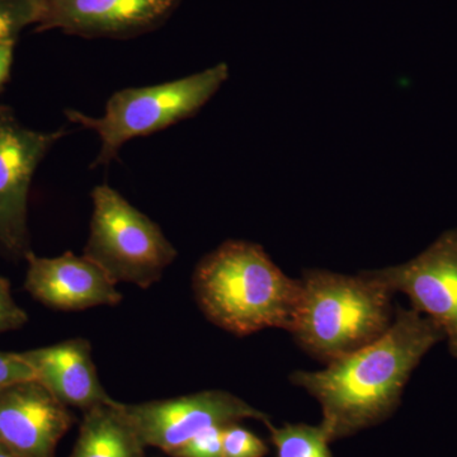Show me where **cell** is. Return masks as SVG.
I'll return each mask as SVG.
<instances>
[{"label":"cell","mask_w":457,"mask_h":457,"mask_svg":"<svg viewBox=\"0 0 457 457\" xmlns=\"http://www.w3.org/2000/svg\"><path fill=\"white\" fill-rule=\"evenodd\" d=\"M437 324L414 309H398L383 336L328 363L319 371H297L291 380L318 400L321 428L330 441L380 422L399 404L413 370L444 341Z\"/></svg>","instance_id":"1"},{"label":"cell","mask_w":457,"mask_h":457,"mask_svg":"<svg viewBox=\"0 0 457 457\" xmlns=\"http://www.w3.org/2000/svg\"><path fill=\"white\" fill-rule=\"evenodd\" d=\"M192 290L204 317L237 336L266 328L291 332L302 300V281L288 278L261 245L245 240H228L204 255Z\"/></svg>","instance_id":"2"},{"label":"cell","mask_w":457,"mask_h":457,"mask_svg":"<svg viewBox=\"0 0 457 457\" xmlns=\"http://www.w3.org/2000/svg\"><path fill=\"white\" fill-rule=\"evenodd\" d=\"M300 281L302 300L290 333L327 365L374 342L392 324L394 293L370 272L309 270Z\"/></svg>","instance_id":"3"},{"label":"cell","mask_w":457,"mask_h":457,"mask_svg":"<svg viewBox=\"0 0 457 457\" xmlns=\"http://www.w3.org/2000/svg\"><path fill=\"white\" fill-rule=\"evenodd\" d=\"M228 78L225 62L171 82L126 88L108 99L104 116L66 110L69 121L92 130L101 149L92 167L112 163L128 141L155 134L195 116Z\"/></svg>","instance_id":"4"},{"label":"cell","mask_w":457,"mask_h":457,"mask_svg":"<svg viewBox=\"0 0 457 457\" xmlns=\"http://www.w3.org/2000/svg\"><path fill=\"white\" fill-rule=\"evenodd\" d=\"M93 212L84 255L112 281L147 288L158 282L179 252L163 230L108 185L93 188Z\"/></svg>","instance_id":"5"},{"label":"cell","mask_w":457,"mask_h":457,"mask_svg":"<svg viewBox=\"0 0 457 457\" xmlns=\"http://www.w3.org/2000/svg\"><path fill=\"white\" fill-rule=\"evenodd\" d=\"M66 135L31 130L0 107V253L25 260L31 251L29 196L33 176L51 147Z\"/></svg>","instance_id":"6"},{"label":"cell","mask_w":457,"mask_h":457,"mask_svg":"<svg viewBox=\"0 0 457 457\" xmlns=\"http://www.w3.org/2000/svg\"><path fill=\"white\" fill-rule=\"evenodd\" d=\"M123 411L146 447L170 455L204 429L242 420L269 422L267 416L245 400L222 390H204L140 404H123Z\"/></svg>","instance_id":"7"},{"label":"cell","mask_w":457,"mask_h":457,"mask_svg":"<svg viewBox=\"0 0 457 457\" xmlns=\"http://www.w3.org/2000/svg\"><path fill=\"white\" fill-rule=\"evenodd\" d=\"M370 273L393 293L407 295L411 309L435 321L457 360V230L442 234L413 260Z\"/></svg>","instance_id":"8"},{"label":"cell","mask_w":457,"mask_h":457,"mask_svg":"<svg viewBox=\"0 0 457 457\" xmlns=\"http://www.w3.org/2000/svg\"><path fill=\"white\" fill-rule=\"evenodd\" d=\"M180 0H42L37 32L129 38L163 25Z\"/></svg>","instance_id":"9"},{"label":"cell","mask_w":457,"mask_h":457,"mask_svg":"<svg viewBox=\"0 0 457 457\" xmlns=\"http://www.w3.org/2000/svg\"><path fill=\"white\" fill-rule=\"evenodd\" d=\"M74 423L69 407L36 378L0 389V444L22 457H55Z\"/></svg>","instance_id":"10"},{"label":"cell","mask_w":457,"mask_h":457,"mask_svg":"<svg viewBox=\"0 0 457 457\" xmlns=\"http://www.w3.org/2000/svg\"><path fill=\"white\" fill-rule=\"evenodd\" d=\"M25 260V288L47 308L79 312L121 303L116 282L84 254L65 252L59 257L45 258L29 252Z\"/></svg>","instance_id":"11"},{"label":"cell","mask_w":457,"mask_h":457,"mask_svg":"<svg viewBox=\"0 0 457 457\" xmlns=\"http://www.w3.org/2000/svg\"><path fill=\"white\" fill-rule=\"evenodd\" d=\"M22 356L35 372L36 380L66 407L86 411L114 402L99 381L88 339H66L22 352Z\"/></svg>","instance_id":"12"},{"label":"cell","mask_w":457,"mask_h":457,"mask_svg":"<svg viewBox=\"0 0 457 457\" xmlns=\"http://www.w3.org/2000/svg\"><path fill=\"white\" fill-rule=\"evenodd\" d=\"M145 445L126 416L122 403L84 411L73 453L69 457H145Z\"/></svg>","instance_id":"13"},{"label":"cell","mask_w":457,"mask_h":457,"mask_svg":"<svg viewBox=\"0 0 457 457\" xmlns=\"http://www.w3.org/2000/svg\"><path fill=\"white\" fill-rule=\"evenodd\" d=\"M266 423L278 457H332L328 447L330 440L321 426L286 425L276 428Z\"/></svg>","instance_id":"14"},{"label":"cell","mask_w":457,"mask_h":457,"mask_svg":"<svg viewBox=\"0 0 457 457\" xmlns=\"http://www.w3.org/2000/svg\"><path fill=\"white\" fill-rule=\"evenodd\" d=\"M42 0H0V42H16L21 32L36 26Z\"/></svg>","instance_id":"15"},{"label":"cell","mask_w":457,"mask_h":457,"mask_svg":"<svg viewBox=\"0 0 457 457\" xmlns=\"http://www.w3.org/2000/svg\"><path fill=\"white\" fill-rule=\"evenodd\" d=\"M267 446L254 433L243 428L237 423H230L222 431L224 457H263Z\"/></svg>","instance_id":"16"},{"label":"cell","mask_w":457,"mask_h":457,"mask_svg":"<svg viewBox=\"0 0 457 457\" xmlns=\"http://www.w3.org/2000/svg\"><path fill=\"white\" fill-rule=\"evenodd\" d=\"M228 426V425H227ZM225 426H212L186 442L171 457H224L222 431Z\"/></svg>","instance_id":"17"},{"label":"cell","mask_w":457,"mask_h":457,"mask_svg":"<svg viewBox=\"0 0 457 457\" xmlns=\"http://www.w3.org/2000/svg\"><path fill=\"white\" fill-rule=\"evenodd\" d=\"M29 321V315L12 295L11 282L0 276V335L20 329Z\"/></svg>","instance_id":"18"},{"label":"cell","mask_w":457,"mask_h":457,"mask_svg":"<svg viewBox=\"0 0 457 457\" xmlns=\"http://www.w3.org/2000/svg\"><path fill=\"white\" fill-rule=\"evenodd\" d=\"M35 378V372L22 353L0 352V389L18 381Z\"/></svg>","instance_id":"19"},{"label":"cell","mask_w":457,"mask_h":457,"mask_svg":"<svg viewBox=\"0 0 457 457\" xmlns=\"http://www.w3.org/2000/svg\"><path fill=\"white\" fill-rule=\"evenodd\" d=\"M16 42H0V92L11 78Z\"/></svg>","instance_id":"20"},{"label":"cell","mask_w":457,"mask_h":457,"mask_svg":"<svg viewBox=\"0 0 457 457\" xmlns=\"http://www.w3.org/2000/svg\"><path fill=\"white\" fill-rule=\"evenodd\" d=\"M0 457H22V456L17 455L16 453H13V451L9 450L7 446H4V445L0 444Z\"/></svg>","instance_id":"21"}]
</instances>
